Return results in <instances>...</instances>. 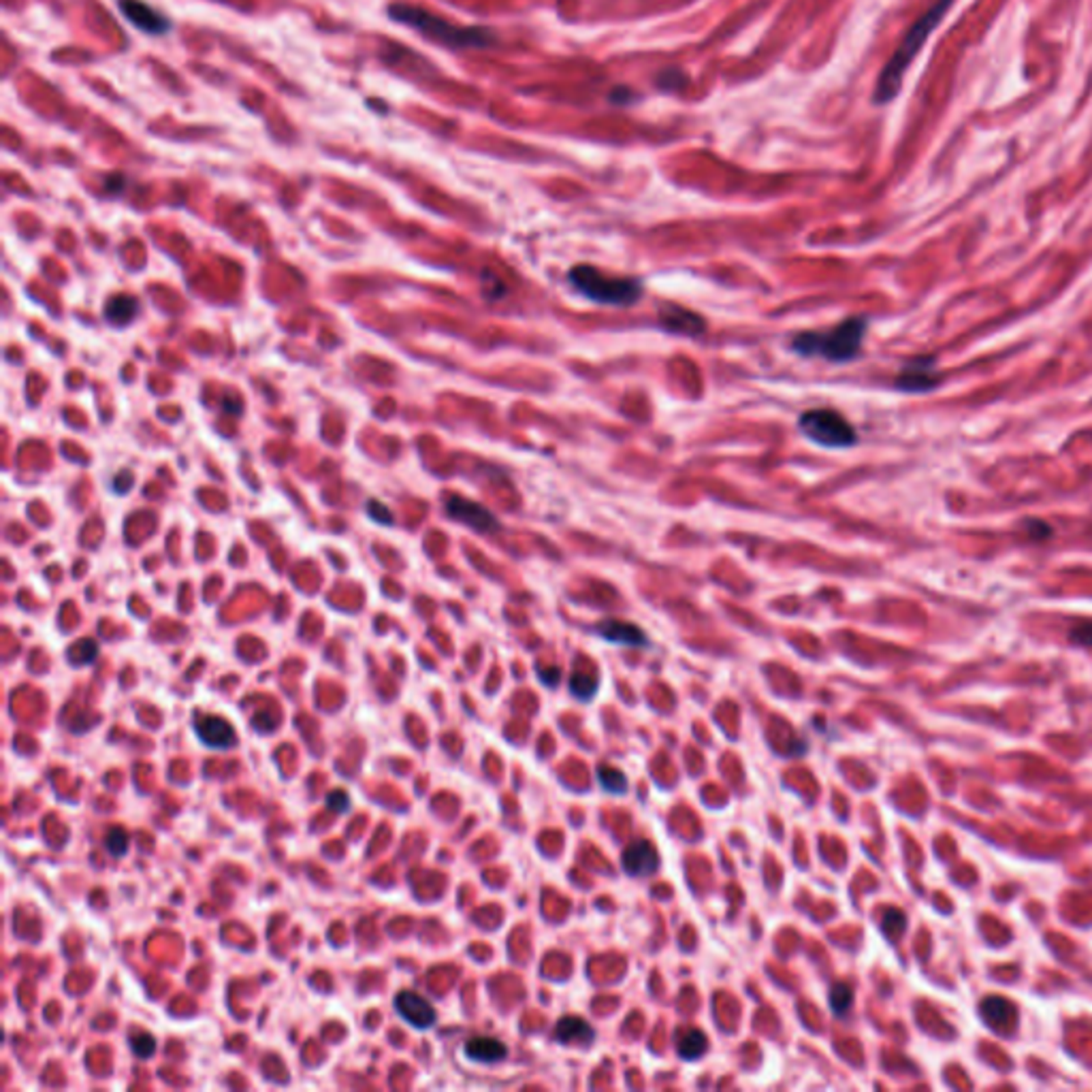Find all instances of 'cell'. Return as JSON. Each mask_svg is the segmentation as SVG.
Masks as SVG:
<instances>
[{"mask_svg":"<svg viewBox=\"0 0 1092 1092\" xmlns=\"http://www.w3.org/2000/svg\"><path fill=\"white\" fill-rule=\"evenodd\" d=\"M598 779L600 785L604 787L608 793H626L628 792V776L621 773V770L612 768V767H600L598 770Z\"/></svg>","mask_w":1092,"mask_h":1092,"instance_id":"cell-19","label":"cell"},{"mask_svg":"<svg viewBox=\"0 0 1092 1092\" xmlns=\"http://www.w3.org/2000/svg\"><path fill=\"white\" fill-rule=\"evenodd\" d=\"M595 634L602 636V638L608 640V643H615V645H626V646L649 645V638H646L643 629L636 628L634 623H628V621H602L595 626Z\"/></svg>","mask_w":1092,"mask_h":1092,"instance_id":"cell-13","label":"cell"},{"mask_svg":"<svg viewBox=\"0 0 1092 1092\" xmlns=\"http://www.w3.org/2000/svg\"><path fill=\"white\" fill-rule=\"evenodd\" d=\"M881 928H883V932L888 934V939H890V941H898L900 934H903L905 928H907V917H905L903 911L888 909L886 914H883Z\"/></svg>","mask_w":1092,"mask_h":1092,"instance_id":"cell-21","label":"cell"},{"mask_svg":"<svg viewBox=\"0 0 1092 1092\" xmlns=\"http://www.w3.org/2000/svg\"><path fill=\"white\" fill-rule=\"evenodd\" d=\"M621 864L629 877H649L660 866V855L649 841H636L623 852Z\"/></svg>","mask_w":1092,"mask_h":1092,"instance_id":"cell-12","label":"cell"},{"mask_svg":"<svg viewBox=\"0 0 1092 1092\" xmlns=\"http://www.w3.org/2000/svg\"><path fill=\"white\" fill-rule=\"evenodd\" d=\"M662 325L670 334L677 335H700L706 329V323L698 314L679 306H668L662 312Z\"/></svg>","mask_w":1092,"mask_h":1092,"instance_id":"cell-14","label":"cell"},{"mask_svg":"<svg viewBox=\"0 0 1092 1092\" xmlns=\"http://www.w3.org/2000/svg\"><path fill=\"white\" fill-rule=\"evenodd\" d=\"M937 386H941V374H939L934 357L911 359L894 378V388L900 393H911V395L931 393Z\"/></svg>","mask_w":1092,"mask_h":1092,"instance_id":"cell-6","label":"cell"},{"mask_svg":"<svg viewBox=\"0 0 1092 1092\" xmlns=\"http://www.w3.org/2000/svg\"><path fill=\"white\" fill-rule=\"evenodd\" d=\"M131 1050L134 1056L143 1058L145 1061V1058H150L156 1052V1039L148 1033L134 1035V1037H131Z\"/></svg>","mask_w":1092,"mask_h":1092,"instance_id":"cell-24","label":"cell"},{"mask_svg":"<svg viewBox=\"0 0 1092 1092\" xmlns=\"http://www.w3.org/2000/svg\"><path fill=\"white\" fill-rule=\"evenodd\" d=\"M866 329H869V320L854 316L832 326L830 331H824V334L807 331V334L796 335L792 348L793 352L802 354V357H821L828 359L830 363H847L860 357Z\"/></svg>","mask_w":1092,"mask_h":1092,"instance_id":"cell-3","label":"cell"},{"mask_svg":"<svg viewBox=\"0 0 1092 1092\" xmlns=\"http://www.w3.org/2000/svg\"><path fill=\"white\" fill-rule=\"evenodd\" d=\"M1069 638H1071L1073 645L1092 646V621H1084L1079 623V626H1075L1071 632H1069Z\"/></svg>","mask_w":1092,"mask_h":1092,"instance_id":"cell-26","label":"cell"},{"mask_svg":"<svg viewBox=\"0 0 1092 1092\" xmlns=\"http://www.w3.org/2000/svg\"><path fill=\"white\" fill-rule=\"evenodd\" d=\"M954 4L956 0H934L931 9L924 11V13L915 20V24L909 28L907 35L903 37V41H900L897 48V52L892 54V58L883 66L880 80H877L875 94H872V100H875L877 105H888L890 100L898 97L905 73L909 71L911 62L917 58V54L922 52V48H924L928 39H931L934 28L941 24Z\"/></svg>","mask_w":1092,"mask_h":1092,"instance_id":"cell-1","label":"cell"},{"mask_svg":"<svg viewBox=\"0 0 1092 1092\" xmlns=\"http://www.w3.org/2000/svg\"><path fill=\"white\" fill-rule=\"evenodd\" d=\"M708 1048V1041L705 1037V1033L698 1031V1028H691L680 1037L679 1041V1054L680 1058H685V1061H696V1058H700L705 1054Z\"/></svg>","mask_w":1092,"mask_h":1092,"instance_id":"cell-18","label":"cell"},{"mask_svg":"<svg viewBox=\"0 0 1092 1092\" xmlns=\"http://www.w3.org/2000/svg\"><path fill=\"white\" fill-rule=\"evenodd\" d=\"M395 1010L410 1027L419 1028V1031H427V1028H431L438 1020V1013L431 1007L429 1001L423 999L420 994L410 992V990L395 996Z\"/></svg>","mask_w":1092,"mask_h":1092,"instance_id":"cell-8","label":"cell"},{"mask_svg":"<svg viewBox=\"0 0 1092 1092\" xmlns=\"http://www.w3.org/2000/svg\"><path fill=\"white\" fill-rule=\"evenodd\" d=\"M854 1005V990L847 984H835L830 990V1007L835 1016H845Z\"/></svg>","mask_w":1092,"mask_h":1092,"instance_id":"cell-20","label":"cell"},{"mask_svg":"<svg viewBox=\"0 0 1092 1092\" xmlns=\"http://www.w3.org/2000/svg\"><path fill=\"white\" fill-rule=\"evenodd\" d=\"M1024 527H1027L1028 538H1033V540H1048V536L1052 533V527L1044 521L1028 519L1027 523H1024Z\"/></svg>","mask_w":1092,"mask_h":1092,"instance_id":"cell-27","label":"cell"},{"mask_svg":"<svg viewBox=\"0 0 1092 1092\" xmlns=\"http://www.w3.org/2000/svg\"><path fill=\"white\" fill-rule=\"evenodd\" d=\"M570 284L587 297L589 301L611 308H629L638 303L643 295V282L636 278H619V275L602 273L594 264H576L572 267Z\"/></svg>","mask_w":1092,"mask_h":1092,"instance_id":"cell-4","label":"cell"},{"mask_svg":"<svg viewBox=\"0 0 1092 1092\" xmlns=\"http://www.w3.org/2000/svg\"><path fill=\"white\" fill-rule=\"evenodd\" d=\"M326 807H329V810H334V813H346V810L351 809V796H348V792L344 790L331 792L329 796H326Z\"/></svg>","mask_w":1092,"mask_h":1092,"instance_id":"cell-25","label":"cell"},{"mask_svg":"<svg viewBox=\"0 0 1092 1092\" xmlns=\"http://www.w3.org/2000/svg\"><path fill=\"white\" fill-rule=\"evenodd\" d=\"M464 1052L470 1061L482 1062V1065H493V1062L504 1061L506 1054H508V1050H506V1045L502 1044V1041H498L493 1037L470 1039L465 1044Z\"/></svg>","mask_w":1092,"mask_h":1092,"instance_id":"cell-15","label":"cell"},{"mask_svg":"<svg viewBox=\"0 0 1092 1092\" xmlns=\"http://www.w3.org/2000/svg\"><path fill=\"white\" fill-rule=\"evenodd\" d=\"M195 732L212 749H230L238 742L233 725L221 715H199L195 719Z\"/></svg>","mask_w":1092,"mask_h":1092,"instance_id":"cell-11","label":"cell"},{"mask_svg":"<svg viewBox=\"0 0 1092 1092\" xmlns=\"http://www.w3.org/2000/svg\"><path fill=\"white\" fill-rule=\"evenodd\" d=\"M82 649V657L77 660V663H90L94 662V657H97V645L92 643V640H86V643L77 645Z\"/></svg>","mask_w":1092,"mask_h":1092,"instance_id":"cell-28","label":"cell"},{"mask_svg":"<svg viewBox=\"0 0 1092 1092\" xmlns=\"http://www.w3.org/2000/svg\"><path fill=\"white\" fill-rule=\"evenodd\" d=\"M555 1039L564 1045H568V1044L589 1045L591 1041L595 1039V1031L583 1020V1018L568 1016V1018H561V1020L557 1022Z\"/></svg>","mask_w":1092,"mask_h":1092,"instance_id":"cell-16","label":"cell"},{"mask_svg":"<svg viewBox=\"0 0 1092 1092\" xmlns=\"http://www.w3.org/2000/svg\"><path fill=\"white\" fill-rule=\"evenodd\" d=\"M979 1016L984 1018V1022H986L994 1033L1011 1035L1016 1031L1018 1010L1011 1001L1003 999V996H988V999H984L982 1005H979Z\"/></svg>","mask_w":1092,"mask_h":1092,"instance_id":"cell-10","label":"cell"},{"mask_svg":"<svg viewBox=\"0 0 1092 1092\" xmlns=\"http://www.w3.org/2000/svg\"><path fill=\"white\" fill-rule=\"evenodd\" d=\"M388 15L397 24L414 28L420 35L431 39V41L444 45L450 49H467V48H487L493 41V32L485 28H465L450 24V22L438 18L431 11L414 7V4L393 3L388 7Z\"/></svg>","mask_w":1092,"mask_h":1092,"instance_id":"cell-2","label":"cell"},{"mask_svg":"<svg viewBox=\"0 0 1092 1092\" xmlns=\"http://www.w3.org/2000/svg\"><path fill=\"white\" fill-rule=\"evenodd\" d=\"M798 429L810 442L826 448H849L858 444V433L841 412L832 408H813L801 414Z\"/></svg>","mask_w":1092,"mask_h":1092,"instance_id":"cell-5","label":"cell"},{"mask_svg":"<svg viewBox=\"0 0 1092 1092\" xmlns=\"http://www.w3.org/2000/svg\"><path fill=\"white\" fill-rule=\"evenodd\" d=\"M117 7H120L124 18L137 26L139 30L148 32V35H165L169 26H171L165 15L150 7V4H145L143 0H117Z\"/></svg>","mask_w":1092,"mask_h":1092,"instance_id":"cell-9","label":"cell"},{"mask_svg":"<svg viewBox=\"0 0 1092 1092\" xmlns=\"http://www.w3.org/2000/svg\"><path fill=\"white\" fill-rule=\"evenodd\" d=\"M446 512H448L450 519L464 523V525L474 529V532H481V533L499 532L498 516H495L491 510H487L485 506L472 502V499L453 495V498H448V502H446Z\"/></svg>","mask_w":1092,"mask_h":1092,"instance_id":"cell-7","label":"cell"},{"mask_svg":"<svg viewBox=\"0 0 1092 1092\" xmlns=\"http://www.w3.org/2000/svg\"><path fill=\"white\" fill-rule=\"evenodd\" d=\"M540 679H542L544 685H549V688H553L557 685V680H559V670L550 668V670H540Z\"/></svg>","mask_w":1092,"mask_h":1092,"instance_id":"cell-29","label":"cell"},{"mask_svg":"<svg viewBox=\"0 0 1092 1092\" xmlns=\"http://www.w3.org/2000/svg\"><path fill=\"white\" fill-rule=\"evenodd\" d=\"M105 849L109 852V855H114V858H120L128 852V835L126 830L120 828V826H116V828H111L107 832L105 836Z\"/></svg>","mask_w":1092,"mask_h":1092,"instance_id":"cell-23","label":"cell"},{"mask_svg":"<svg viewBox=\"0 0 1092 1092\" xmlns=\"http://www.w3.org/2000/svg\"><path fill=\"white\" fill-rule=\"evenodd\" d=\"M137 309H139L137 299H133V297H128V295H117V297H111V299L107 301L105 318H107V323H111L114 326H124V325L133 323V318L137 316Z\"/></svg>","mask_w":1092,"mask_h":1092,"instance_id":"cell-17","label":"cell"},{"mask_svg":"<svg viewBox=\"0 0 1092 1092\" xmlns=\"http://www.w3.org/2000/svg\"><path fill=\"white\" fill-rule=\"evenodd\" d=\"M570 689L576 698L587 700V698H591L595 691H598V679L589 672H576L570 680Z\"/></svg>","mask_w":1092,"mask_h":1092,"instance_id":"cell-22","label":"cell"}]
</instances>
